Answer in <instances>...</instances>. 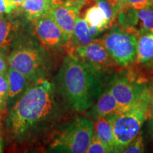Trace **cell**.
Listing matches in <instances>:
<instances>
[{
    "instance_id": "6da1fadb",
    "label": "cell",
    "mask_w": 153,
    "mask_h": 153,
    "mask_svg": "<svg viewBox=\"0 0 153 153\" xmlns=\"http://www.w3.org/2000/svg\"><path fill=\"white\" fill-rule=\"evenodd\" d=\"M55 85L45 77L31 81L9 107L6 131L9 139L22 145H33L55 131L62 109Z\"/></svg>"
},
{
    "instance_id": "7a4b0ae2",
    "label": "cell",
    "mask_w": 153,
    "mask_h": 153,
    "mask_svg": "<svg viewBox=\"0 0 153 153\" xmlns=\"http://www.w3.org/2000/svg\"><path fill=\"white\" fill-rule=\"evenodd\" d=\"M104 73L73 55L63 60L56 76V89L72 109H89L104 91Z\"/></svg>"
},
{
    "instance_id": "3957f363",
    "label": "cell",
    "mask_w": 153,
    "mask_h": 153,
    "mask_svg": "<svg viewBox=\"0 0 153 153\" xmlns=\"http://www.w3.org/2000/svg\"><path fill=\"white\" fill-rule=\"evenodd\" d=\"M150 88L145 86L131 106L118 114L110 116L116 140V152H123L140 132L148 116Z\"/></svg>"
},
{
    "instance_id": "277c9868",
    "label": "cell",
    "mask_w": 153,
    "mask_h": 153,
    "mask_svg": "<svg viewBox=\"0 0 153 153\" xmlns=\"http://www.w3.org/2000/svg\"><path fill=\"white\" fill-rule=\"evenodd\" d=\"M48 50L35 40L20 39L8 56L9 66L24 74L30 82L45 77L51 65Z\"/></svg>"
},
{
    "instance_id": "5b68a950",
    "label": "cell",
    "mask_w": 153,
    "mask_h": 153,
    "mask_svg": "<svg viewBox=\"0 0 153 153\" xmlns=\"http://www.w3.org/2000/svg\"><path fill=\"white\" fill-rule=\"evenodd\" d=\"M93 133V122L85 116L77 117L55 136L50 145V150L58 152H86Z\"/></svg>"
},
{
    "instance_id": "8992f818",
    "label": "cell",
    "mask_w": 153,
    "mask_h": 153,
    "mask_svg": "<svg viewBox=\"0 0 153 153\" xmlns=\"http://www.w3.org/2000/svg\"><path fill=\"white\" fill-rule=\"evenodd\" d=\"M101 42L118 65L128 66L136 60L137 37L120 26H114Z\"/></svg>"
},
{
    "instance_id": "52a82bcc",
    "label": "cell",
    "mask_w": 153,
    "mask_h": 153,
    "mask_svg": "<svg viewBox=\"0 0 153 153\" xmlns=\"http://www.w3.org/2000/svg\"><path fill=\"white\" fill-rule=\"evenodd\" d=\"M116 19L120 27L138 38L153 30V5L142 9L123 5L117 11Z\"/></svg>"
},
{
    "instance_id": "ba28073f",
    "label": "cell",
    "mask_w": 153,
    "mask_h": 153,
    "mask_svg": "<svg viewBox=\"0 0 153 153\" xmlns=\"http://www.w3.org/2000/svg\"><path fill=\"white\" fill-rule=\"evenodd\" d=\"M34 34L48 51L68 49L70 45V36L59 27L50 14L36 20Z\"/></svg>"
},
{
    "instance_id": "9c48e42d",
    "label": "cell",
    "mask_w": 153,
    "mask_h": 153,
    "mask_svg": "<svg viewBox=\"0 0 153 153\" xmlns=\"http://www.w3.org/2000/svg\"><path fill=\"white\" fill-rule=\"evenodd\" d=\"M69 55H74L84 62L102 72H106L114 64V60L99 40H95L88 45L76 48Z\"/></svg>"
},
{
    "instance_id": "30bf717a",
    "label": "cell",
    "mask_w": 153,
    "mask_h": 153,
    "mask_svg": "<svg viewBox=\"0 0 153 153\" xmlns=\"http://www.w3.org/2000/svg\"><path fill=\"white\" fill-rule=\"evenodd\" d=\"M144 84H138L128 74H120L114 78L109 89L117 101L120 112L134 103L143 89Z\"/></svg>"
},
{
    "instance_id": "8fae6325",
    "label": "cell",
    "mask_w": 153,
    "mask_h": 153,
    "mask_svg": "<svg viewBox=\"0 0 153 153\" xmlns=\"http://www.w3.org/2000/svg\"><path fill=\"white\" fill-rule=\"evenodd\" d=\"M81 8L74 5L65 4L53 7L50 12L53 20L63 31L71 36L74 33L76 22Z\"/></svg>"
},
{
    "instance_id": "7c38bea8",
    "label": "cell",
    "mask_w": 153,
    "mask_h": 153,
    "mask_svg": "<svg viewBox=\"0 0 153 153\" xmlns=\"http://www.w3.org/2000/svg\"><path fill=\"white\" fill-rule=\"evenodd\" d=\"M87 115L94 120L105 116H112L120 112L117 101L109 87L104 89L100 97L88 109Z\"/></svg>"
},
{
    "instance_id": "4fadbf2b",
    "label": "cell",
    "mask_w": 153,
    "mask_h": 153,
    "mask_svg": "<svg viewBox=\"0 0 153 153\" xmlns=\"http://www.w3.org/2000/svg\"><path fill=\"white\" fill-rule=\"evenodd\" d=\"M9 79V96L7 101V108L17 100V99L22 94L30 81L24 74L21 73L9 66L7 70Z\"/></svg>"
},
{
    "instance_id": "5bb4252c",
    "label": "cell",
    "mask_w": 153,
    "mask_h": 153,
    "mask_svg": "<svg viewBox=\"0 0 153 153\" xmlns=\"http://www.w3.org/2000/svg\"><path fill=\"white\" fill-rule=\"evenodd\" d=\"M95 120V123H94V132L108 152H116V140L110 116L101 117Z\"/></svg>"
},
{
    "instance_id": "9a60e30c",
    "label": "cell",
    "mask_w": 153,
    "mask_h": 153,
    "mask_svg": "<svg viewBox=\"0 0 153 153\" xmlns=\"http://www.w3.org/2000/svg\"><path fill=\"white\" fill-rule=\"evenodd\" d=\"M19 7L30 21H36L49 14L53 8L51 0H25Z\"/></svg>"
},
{
    "instance_id": "2e32d148",
    "label": "cell",
    "mask_w": 153,
    "mask_h": 153,
    "mask_svg": "<svg viewBox=\"0 0 153 153\" xmlns=\"http://www.w3.org/2000/svg\"><path fill=\"white\" fill-rule=\"evenodd\" d=\"M93 40L89 31V25L85 19L79 17L76 20L74 33L70 38V45L68 48L70 53L76 48L88 45Z\"/></svg>"
},
{
    "instance_id": "e0dca14e",
    "label": "cell",
    "mask_w": 153,
    "mask_h": 153,
    "mask_svg": "<svg viewBox=\"0 0 153 153\" xmlns=\"http://www.w3.org/2000/svg\"><path fill=\"white\" fill-rule=\"evenodd\" d=\"M17 26L11 19L0 16V48L5 49L16 43Z\"/></svg>"
},
{
    "instance_id": "ac0fdd59",
    "label": "cell",
    "mask_w": 153,
    "mask_h": 153,
    "mask_svg": "<svg viewBox=\"0 0 153 153\" xmlns=\"http://www.w3.org/2000/svg\"><path fill=\"white\" fill-rule=\"evenodd\" d=\"M153 60V30L138 37L136 61L143 64Z\"/></svg>"
},
{
    "instance_id": "d6986e66",
    "label": "cell",
    "mask_w": 153,
    "mask_h": 153,
    "mask_svg": "<svg viewBox=\"0 0 153 153\" xmlns=\"http://www.w3.org/2000/svg\"><path fill=\"white\" fill-rule=\"evenodd\" d=\"M85 20L89 26L97 27L102 32L109 28L104 12L97 4L87 9L85 14Z\"/></svg>"
},
{
    "instance_id": "ffe728a7",
    "label": "cell",
    "mask_w": 153,
    "mask_h": 153,
    "mask_svg": "<svg viewBox=\"0 0 153 153\" xmlns=\"http://www.w3.org/2000/svg\"><path fill=\"white\" fill-rule=\"evenodd\" d=\"M9 96V79L7 72L0 74V113L4 114L7 108Z\"/></svg>"
},
{
    "instance_id": "44dd1931",
    "label": "cell",
    "mask_w": 153,
    "mask_h": 153,
    "mask_svg": "<svg viewBox=\"0 0 153 153\" xmlns=\"http://www.w3.org/2000/svg\"><path fill=\"white\" fill-rule=\"evenodd\" d=\"M96 2L104 12L109 27L112 26L116 19L117 13L107 0H96Z\"/></svg>"
},
{
    "instance_id": "7402d4cb",
    "label": "cell",
    "mask_w": 153,
    "mask_h": 153,
    "mask_svg": "<svg viewBox=\"0 0 153 153\" xmlns=\"http://www.w3.org/2000/svg\"><path fill=\"white\" fill-rule=\"evenodd\" d=\"M145 150L144 139L143 133L140 132L136 137L133 140V142L126 148L123 152L126 153H140L143 152Z\"/></svg>"
},
{
    "instance_id": "603a6c76",
    "label": "cell",
    "mask_w": 153,
    "mask_h": 153,
    "mask_svg": "<svg viewBox=\"0 0 153 153\" xmlns=\"http://www.w3.org/2000/svg\"><path fill=\"white\" fill-rule=\"evenodd\" d=\"M86 152L88 153H107L108 152L101 141L94 132L91 140Z\"/></svg>"
},
{
    "instance_id": "cb8c5ba5",
    "label": "cell",
    "mask_w": 153,
    "mask_h": 153,
    "mask_svg": "<svg viewBox=\"0 0 153 153\" xmlns=\"http://www.w3.org/2000/svg\"><path fill=\"white\" fill-rule=\"evenodd\" d=\"M128 5L135 9H142L153 5V0H120V7Z\"/></svg>"
},
{
    "instance_id": "d4e9b609",
    "label": "cell",
    "mask_w": 153,
    "mask_h": 153,
    "mask_svg": "<svg viewBox=\"0 0 153 153\" xmlns=\"http://www.w3.org/2000/svg\"><path fill=\"white\" fill-rule=\"evenodd\" d=\"M4 50L0 48V74L6 73L8 70V57H7Z\"/></svg>"
},
{
    "instance_id": "484cf974",
    "label": "cell",
    "mask_w": 153,
    "mask_h": 153,
    "mask_svg": "<svg viewBox=\"0 0 153 153\" xmlns=\"http://www.w3.org/2000/svg\"><path fill=\"white\" fill-rule=\"evenodd\" d=\"M16 9L9 4L7 0H0V16H2L5 14H10Z\"/></svg>"
},
{
    "instance_id": "4316f807",
    "label": "cell",
    "mask_w": 153,
    "mask_h": 153,
    "mask_svg": "<svg viewBox=\"0 0 153 153\" xmlns=\"http://www.w3.org/2000/svg\"><path fill=\"white\" fill-rule=\"evenodd\" d=\"M89 31L93 41L99 35V34L102 33V31H101L99 28L92 26H89Z\"/></svg>"
},
{
    "instance_id": "83f0119b",
    "label": "cell",
    "mask_w": 153,
    "mask_h": 153,
    "mask_svg": "<svg viewBox=\"0 0 153 153\" xmlns=\"http://www.w3.org/2000/svg\"><path fill=\"white\" fill-rule=\"evenodd\" d=\"M148 116H153V85L150 88V103H149Z\"/></svg>"
},
{
    "instance_id": "f1b7e54d",
    "label": "cell",
    "mask_w": 153,
    "mask_h": 153,
    "mask_svg": "<svg viewBox=\"0 0 153 153\" xmlns=\"http://www.w3.org/2000/svg\"><path fill=\"white\" fill-rule=\"evenodd\" d=\"M73 1L74 0H51V2L53 7H56L58 6L68 4Z\"/></svg>"
},
{
    "instance_id": "f546056e",
    "label": "cell",
    "mask_w": 153,
    "mask_h": 153,
    "mask_svg": "<svg viewBox=\"0 0 153 153\" xmlns=\"http://www.w3.org/2000/svg\"><path fill=\"white\" fill-rule=\"evenodd\" d=\"M109 2V4L111 5V7L114 8V9L117 13V11L120 8V0H107Z\"/></svg>"
},
{
    "instance_id": "4dcf8cb0",
    "label": "cell",
    "mask_w": 153,
    "mask_h": 153,
    "mask_svg": "<svg viewBox=\"0 0 153 153\" xmlns=\"http://www.w3.org/2000/svg\"><path fill=\"white\" fill-rule=\"evenodd\" d=\"M24 1L25 0H7V1H8L9 4L14 7L15 8L19 7Z\"/></svg>"
},
{
    "instance_id": "1f68e13d",
    "label": "cell",
    "mask_w": 153,
    "mask_h": 153,
    "mask_svg": "<svg viewBox=\"0 0 153 153\" xmlns=\"http://www.w3.org/2000/svg\"><path fill=\"white\" fill-rule=\"evenodd\" d=\"M150 117V132L153 137V116H149Z\"/></svg>"
},
{
    "instance_id": "d6a6232c",
    "label": "cell",
    "mask_w": 153,
    "mask_h": 153,
    "mask_svg": "<svg viewBox=\"0 0 153 153\" xmlns=\"http://www.w3.org/2000/svg\"><path fill=\"white\" fill-rule=\"evenodd\" d=\"M3 150V140L0 137V153L2 152Z\"/></svg>"
},
{
    "instance_id": "836d02e7",
    "label": "cell",
    "mask_w": 153,
    "mask_h": 153,
    "mask_svg": "<svg viewBox=\"0 0 153 153\" xmlns=\"http://www.w3.org/2000/svg\"><path fill=\"white\" fill-rule=\"evenodd\" d=\"M0 135H1V126H0Z\"/></svg>"
},
{
    "instance_id": "e575fe53",
    "label": "cell",
    "mask_w": 153,
    "mask_h": 153,
    "mask_svg": "<svg viewBox=\"0 0 153 153\" xmlns=\"http://www.w3.org/2000/svg\"><path fill=\"white\" fill-rule=\"evenodd\" d=\"M0 115H1V113H0Z\"/></svg>"
}]
</instances>
